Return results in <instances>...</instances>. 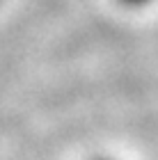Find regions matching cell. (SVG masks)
<instances>
[{
	"label": "cell",
	"mask_w": 158,
	"mask_h": 160,
	"mask_svg": "<svg viewBox=\"0 0 158 160\" xmlns=\"http://www.w3.org/2000/svg\"><path fill=\"white\" fill-rule=\"evenodd\" d=\"M94 160H117V158H94Z\"/></svg>",
	"instance_id": "2"
},
{
	"label": "cell",
	"mask_w": 158,
	"mask_h": 160,
	"mask_svg": "<svg viewBox=\"0 0 158 160\" xmlns=\"http://www.w3.org/2000/svg\"><path fill=\"white\" fill-rule=\"evenodd\" d=\"M156 0H119V5H124L126 9H145Z\"/></svg>",
	"instance_id": "1"
}]
</instances>
